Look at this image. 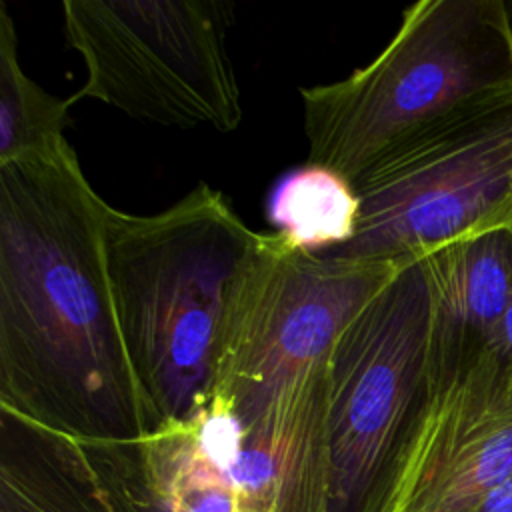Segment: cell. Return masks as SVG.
I'll use <instances>...</instances> for the list:
<instances>
[{
    "mask_svg": "<svg viewBox=\"0 0 512 512\" xmlns=\"http://www.w3.org/2000/svg\"><path fill=\"white\" fill-rule=\"evenodd\" d=\"M254 232L204 182L154 214L108 204L106 260L134 374L162 424L204 410L234 282Z\"/></svg>",
    "mask_w": 512,
    "mask_h": 512,
    "instance_id": "2",
    "label": "cell"
},
{
    "mask_svg": "<svg viewBox=\"0 0 512 512\" xmlns=\"http://www.w3.org/2000/svg\"><path fill=\"white\" fill-rule=\"evenodd\" d=\"M0 512H148L136 446L84 442L0 410Z\"/></svg>",
    "mask_w": 512,
    "mask_h": 512,
    "instance_id": "9",
    "label": "cell"
},
{
    "mask_svg": "<svg viewBox=\"0 0 512 512\" xmlns=\"http://www.w3.org/2000/svg\"><path fill=\"white\" fill-rule=\"evenodd\" d=\"M496 360L502 364V368L508 372V376L512 378V298L496 326L490 350Z\"/></svg>",
    "mask_w": 512,
    "mask_h": 512,
    "instance_id": "13",
    "label": "cell"
},
{
    "mask_svg": "<svg viewBox=\"0 0 512 512\" xmlns=\"http://www.w3.org/2000/svg\"><path fill=\"white\" fill-rule=\"evenodd\" d=\"M398 268L308 254L260 232L232 288L212 398L240 420L264 410L328 362L342 330Z\"/></svg>",
    "mask_w": 512,
    "mask_h": 512,
    "instance_id": "7",
    "label": "cell"
},
{
    "mask_svg": "<svg viewBox=\"0 0 512 512\" xmlns=\"http://www.w3.org/2000/svg\"><path fill=\"white\" fill-rule=\"evenodd\" d=\"M508 82L512 2H414L368 64L342 80L300 88L306 162L354 182L418 126Z\"/></svg>",
    "mask_w": 512,
    "mask_h": 512,
    "instance_id": "3",
    "label": "cell"
},
{
    "mask_svg": "<svg viewBox=\"0 0 512 512\" xmlns=\"http://www.w3.org/2000/svg\"><path fill=\"white\" fill-rule=\"evenodd\" d=\"M64 34L86 66L70 98L162 126L232 132L244 118L226 0H64Z\"/></svg>",
    "mask_w": 512,
    "mask_h": 512,
    "instance_id": "5",
    "label": "cell"
},
{
    "mask_svg": "<svg viewBox=\"0 0 512 512\" xmlns=\"http://www.w3.org/2000/svg\"><path fill=\"white\" fill-rule=\"evenodd\" d=\"M352 186L356 232L318 256L404 266L456 240L512 228V82L418 126Z\"/></svg>",
    "mask_w": 512,
    "mask_h": 512,
    "instance_id": "4",
    "label": "cell"
},
{
    "mask_svg": "<svg viewBox=\"0 0 512 512\" xmlns=\"http://www.w3.org/2000/svg\"><path fill=\"white\" fill-rule=\"evenodd\" d=\"M472 512H512V474L486 494Z\"/></svg>",
    "mask_w": 512,
    "mask_h": 512,
    "instance_id": "14",
    "label": "cell"
},
{
    "mask_svg": "<svg viewBox=\"0 0 512 512\" xmlns=\"http://www.w3.org/2000/svg\"><path fill=\"white\" fill-rule=\"evenodd\" d=\"M422 260L432 300V386L490 350L512 298V228L456 240Z\"/></svg>",
    "mask_w": 512,
    "mask_h": 512,
    "instance_id": "10",
    "label": "cell"
},
{
    "mask_svg": "<svg viewBox=\"0 0 512 512\" xmlns=\"http://www.w3.org/2000/svg\"><path fill=\"white\" fill-rule=\"evenodd\" d=\"M106 208L66 138L0 164V410L128 446L162 422L120 330Z\"/></svg>",
    "mask_w": 512,
    "mask_h": 512,
    "instance_id": "1",
    "label": "cell"
},
{
    "mask_svg": "<svg viewBox=\"0 0 512 512\" xmlns=\"http://www.w3.org/2000/svg\"><path fill=\"white\" fill-rule=\"evenodd\" d=\"M360 202L342 174L306 162L276 180L266 200L274 234L308 254H328L356 232Z\"/></svg>",
    "mask_w": 512,
    "mask_h": 512,
    "instance_id": "11",
    "label": "cell"
},
{
    "mask_svg": "<svg viewBox=\"0 0 512 512\" xmlns=\"http://www.w3.org/2000/svg\"><path fill=\"white\" fill-rule=\"evenodd\" d=\"M72 98H58L20 66L14 22L0 2V164L64 140Z\"/></svg>",
    "mask_w": 512,
    "mask_h": 512,
    "instance_id": "12",
    "label": "cell"
},
{
    "mask_svg": "<svg viewBox=\"0 0 512 512\" xmlns=\"http://www.w3.org/2000/svg\"><path fill=\"white\" fill-rule=\"evenodd\" d=\"M424 260L398 268L348 322L326 364L330 512H376L430 392Z\"/></svg>",
    "mask_w": 512,
    "mask_h": 512,
    "instance_id": "6",
    "label": "cell"
},
{
    "mask_svg": "<svg viewBox=\"0 0 512 512\" xmlns=\"http://www.w3.org/2000/svg\"><path fill=\"white\" fill-rule=\"evenodd\" d=\"M512 474V378L492 352L432 384L376 512H472Z\"/></svg>",
    "mask_w": 512,
    "mask_h": 512,
    "instance_id": "8",
    "label": "cell"
}]
</instances>
